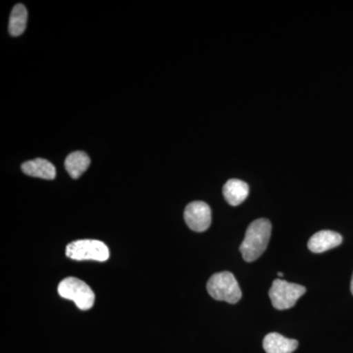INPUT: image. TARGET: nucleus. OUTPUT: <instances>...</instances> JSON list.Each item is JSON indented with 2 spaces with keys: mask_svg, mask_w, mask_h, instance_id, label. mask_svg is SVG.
<instances>
[{
  "mask_svg": "<svg viewBox=\"0 0 353 353\" xmlns=\"http://www.w3.org/2000/svg\"><path fill=\"white\" fill-rule=\"evenodd\" d=\"M58 294L63 299L74 301L81 310H88L94 304V292L85 282L77 278L64 279L58 285Z\"/></svg>",
  "mask_w": 353,
  "mask_h": 353,
  "instance_id": "3",
  "label": "nucleus"
},
{
  "mask_svg": "<svg viewBox=\"0 0 353 353\" xmlns=\"http://www.w3.org/2000/svg\"><path fill=\"white\" fill-rule=\"evenodd\" d=\"M22 171L26 175L43 180H53L57 176V169L54 165L43 158L30 160L22 164Z\"/></svg>",
  "mask_w": 353,
  "mask_h": 353,
  "instance_id": "8",
  "label": "nucleus"
},
{
  "mask_svg": "<svg viewBox=\"0 0 353 353\" xmlns=\"http://www.w3.org/2000/svg\"><path fill=\"white\" fill-rule=\"evenodd\" d=\"M278 276H279V277H283V276H284V274L280 273V272H279Z\"/></svg>",
  "mask_w": 353,
  "mask_h": 353,
  "instance_id": "14",
  "label": "nucleus"
},
{
  "mask_svg": "<svg viewBox=\"0 0 353 353\" xmlns=\"http://www.w3.org/2000/svg\"><path fill=\"white\" fill-rule=\"evenodd\" d=\"M305 287L301 285L292 284L287 281L275 280L269 290L272 304L278 310H285L294 307L299 297L305 294Z\"/></svg>",
  "mask_w": 353,
  "mask_h": 353,
  "instance_id": "4",
  "label": "nucleus"
},
{
  "mask_svg": "<svg viewBox=\"0 0 353 353\" xmlns=\"http://www.w3.org/2000/svg\"><path fill=\"white\" fill-rule=\"evenodd\" d=\"M28 11L23 4L14 6L9 20V32L11 36L19 37L27 27Z\"/></svg>",
  "mask_w": 353,
  "mask_h": 353,
  "instance_id": "12",
  "label": "nucleus"
},
{
  "mask_svg": "<svg viewBox=\"0 0 353 353\" xmlns=\"http://www.w3.org/2000/svg\"><path fill=\"white\" fill-rule=\"evenodd\" d=\"M250 187L248 183L239 179H231L223 188V194L228 203L238 206L248 199Z\"/></svg>",
  "mask_w": 353,
  "mask_h": 353,
  "instance_id": "10",
  "label": "nucleus"
},
{
  "mask_svg": "<svg viewBox=\"0 0 353 353\" xmlns=\"http://www.w3.org/2000/svg\"><path fill=\"white\" fill-rule=\"evenodd\" d=\"M208 292L216 301L234 304L241 301L243 294L240 285L231 272L214 274L208 283Z\"/></svg>",
  "mask_w": 353,
  "mask_h": 353,
  "instance_id": "2",
  "label": "nucleus"
},
{
  "mask_svg": "<svg viewBox=\"0 0 353 353\" xmlns=\"http://www.w3.org/2000/svg\"><path fill=\"white\" fill-rule=\"evenodd\" d=\"M66 255L77 261L94 260L104 262L109 259V250L101 241L79 240L66 246Z\"/></svg>",
  "mask_w": 353,
  "mask_h": 353,
  "instance_id": "5",
  "label": "nucleus"
},
{
  "mask_svg": "<svg viewBox=\"0 0 353 353\" xmlns=\"http://www.w3.org/2000/svg\"><path fill=\"white\" fill-rule=\"evenodd\" d=\"M299 347V341L288 339L278 333L265 336L263 348L266 353H292Z\"/></svg>",
  "mask_w": 353,
  "mask_h": 353,
  "instance_id": "9",
  "label": "nucleus"
},
{
  "mask_svg": "<svg viewBox=\"0 0 353 353\" xmlns=\"http://www.w3.org/2000/svg\"><path fill=\"white\" fill-rule=\"evenodd\" d=\"M185 223L194 232H205L211 225V209L203 201L190 202L183 213Z\"/></svg>",
  "mask_w": 353,
  "mask_h": 353,
  "instance_id": "6",
  "label": "nucleus"
},
{
  "mask_svg": "<svg viewBox=\"0 0 353 353\" xmlns=\"http://www.w3.org/2000/svg\"><path fill=\"white\" fill-rule=\"evenodd\" d=\"M350 290H352V294H353V275L352 279V284H350Z\"/></svg>",
  "mask_w": 353,
  "mask_h": 353,
  "instance_id": "13",
  "label": "nucleus"
},
{
  "mask_svg": "<svg viewBox=\"0 0 353 353\" xmlns=\"http://www.w3.org/2000/svg\"><path fill=\"white\" fill-rule=\"evenodd\" d=\"M343 243V236L336 232L325 231L317 232L311 236L308 241V248L314 253H322L332 248H336Z\"/></svg>",
  "mask_w": 353,
  "mask_h": 353,
  "instance_id": "7",
  "label": "nucleus"
},
{
  "mask_svg": "<svg viewBox=\"0 0 353 353\" xmlns=\"http://www.w3.org/2000/svg\"><path fill=\"white\" fill-rule=\"evenodd\" d=\"M90 165V158L83 152H72L65 160V168L73 179L80 178L88 170Z\"/></svg>",
  "mask_w": 353,
  "mask_h": 353,
  "instance_id": "11",
  "label": "nucleus"
},
{
  "mask_svg": "<svg viewBox=\"0 0 353 353\" xmlns=\"http://www.w3.org/2000/svg\"><path fill=\"white\" fill-rule=\"evenodd\" d=\"M272 233L270 221L257 219L253 221L246 230L245 240L240 246L241 254L246 262L259 259L268 246Z\"/></svg>",
  "mask_w": 353,
  "mask_h": 353,
  "instance_id": "1",
  "label": "nucleus"
}]
</instances>
